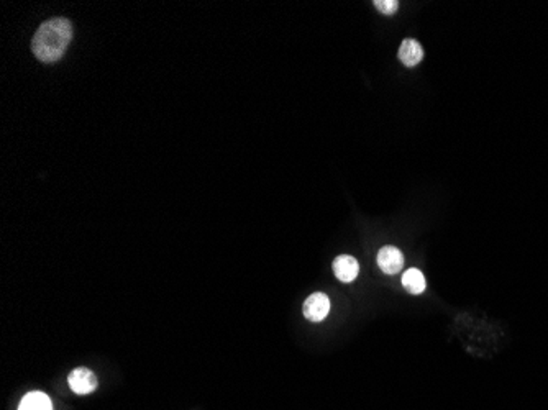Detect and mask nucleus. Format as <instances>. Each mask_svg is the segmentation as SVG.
Listing matches in <instances>:
<instances>
[{
	"instance_id": "6e6552de",
	"label": "nucleus",
	"mask_w": 548,
	"mask_h": 410,
	"mask_svg": "<svg viewBox=\"0 0 548 410\" xmlns=\"http://www.w3.org/2000/svg\"><path fill=\"white\" fill-rule=\"evenodd\" d=\"M402 285L413 295L422 294L427 287L426 276H423L422 271H418L417 268H411L407 269L404 276H402Z\"/></svg>"
},
{
	"instance_id": "39448f33",
	"label": "nucleus",
	"mask_w": 548,
	"mask_h": 410,
	"mask_svg": "<svg viewBox=\"0 0 548 410\" xmlns=\"http://www.w3.org/2000/svg\"><path fill=\"white\" fill-rule=\"evenodd\" d=\"M333 273H335V276L338 278V281L351 283V281H355L356 276H358L360 264L353 256L342 254V256L335 258Z\"/></svg>"
},
{
	"instance_id": "20e7f679",
	"label": "nucleus",
	"mask_w": 548,
	"mask_h": 410,
	"mask_svg": "<svg viewBox=\"0 0 548 410\" xmlns=\"http://www.w3.org/2000/svg\"><path fill=\"white\" fill-rule=\"evenodd\" d=\"M69 387L72 392L79 394V396H86V394H91L96 391L97 387V377L94 372L87 368H79V370H74L68 377Z\"/></svg>"
},
{
	"instance_id": "f03ea898",
	"label": "nucleus",
	"mask_w": 548,
	"mask_h": 410,
	"mask_svg": "<svg viewBox=\"0 0 548 410\" xmlns=\"http://www.w3.org/2000/svg\"><path fill=\"white\" fill-rule=\"evenodd\" d=\"M377 266L384 274H397L404 268V254L396 246H382L377 251Z\"/></svg>"
},
{
	"instance_id": "f257e3e1",
	"label": "nucleus",
	"mask_w": 548,
	"mask_h": 410,
	"mask_svg": "<svg viewBox=\"0 0 548 410\" xmlns=\"http://www.w3.org/2000/svg\"><path fill=\"white\" fill-rule=\"evenodd\" d=\"M72 40V23L68 18H51L41 23L32 41L33 55L43 63H55L68 50Z\"/></svg>"
},
{
	"instance_id": "7ed1b4c3",
	"label": "nucleus",
	"mask_w": 548,
	"mask_h": 410,
	"mask_svg": "<svg viewBox=\"0 0 548 410\" xmlns=\"http://www.w3.org/2000/svg\"><path fill=\"white\" fill-rule=\"evenodd\" d=\"M330 312V300L325 294L315 292L304 302V317L310 321H322Z\"/></svg>"
},
{
	"instance_id": "0eeeda50",
	"label": "nucleus",
	"mask_w": 548,
	"mask_h": 410,
	"mask_svg": "<svg viewBox=\"0 0 548 410\" xmlns=\"http://www.w3.org/2000/svg\"><path fill=\"white\" fill-rule=\"evenodd\" d=\"M18 410H53V404L45 392L35 391L22 399Z\"/></svg>"
},
{
	"instance_id": "1a4fd4ad",
	"label": "nucleus",
	"mask_w": 548,
	"mask_h": 410,
	"mask_svg": "<svg viewBox=\"0 0 548 410\" xmlns=\"http://www.w3.org/2000/svg\"><path fill=\"white\" fill-rule=\"evenodd\" d=\"M375 7L384 15H394L399 8V2L397 0H376Z\"/></svg>"
},
{
	"instance_id": "423d86ee",
	"label": "nucleus",
	"mask_w": 548,
	"mask_h": 410,
	"mask_svg": "<svg viewBox=\"0 0 548 410\" xmlns=\"http://www.w3.org/2000/svg\"><path fill=\"white\" fill-rule=\"evenodd\" d=\"M397 58H399L401 63L407 67L417 66L423 59L422 45L418 43L417 40L406 38L399 46V53H397Z\"/></svg>"
}]
</instances>
